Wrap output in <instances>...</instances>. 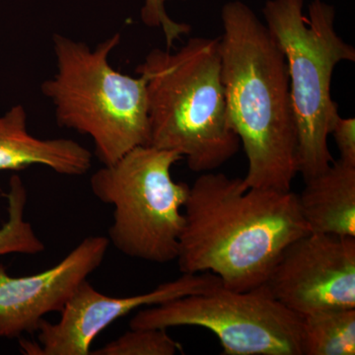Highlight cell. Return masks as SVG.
<instances>
[{"label":"cell","mask_w":355,"mask_h":355,"mask_svg":"<svg viewBox=\"0 0 355 355\" xmlns=\"http://www.w3.org/2000/svg\"><path fill=\"white\" fill-rule=\"evenodd\" d=\"M184 216L180 272L214 273L236 291L263 286L284 250L310 232L297 193L248 188L214 171L190 186Z\"/></svg>","instance_id":"obj_1"},{"label":"cell","mask_w":355,"mask_h":355,"mask_svg":"<svg viewBox=\"0 0 355 355\" xmlns=\"http://www.w3.org/2000/svg\"><path fill=\"white\" fill-rule=\"evenodd\" d=\"M176 151L135 147L90 178L93 195L114 207L109 241L125 256L150 263L176 261L190 186L176 182Z\"/></svg>","instance_id":"obj_6"},{"label":"cell","mask_w":355,"mask_h":355,"mask_svg":"<svg viewBox=\"0 0 355 355\" xmlns=\"http://www.w3.org/2000/svg\"><path fill=\"white\" fill-rule=\"evenodd\" d=\"M219 286L221 279L214 273H182L146 293L116 297L101 293L85 280L60 313L58 323L42 321L37 331L39 355L91 354L95 338L116 320L139 308L162 304Z\"/></svg>","instance_id":"obj_9"},{"label":"cell","mask_w":355,"mask_h":355,"mask_svg":"<svg viewBox=\"0 0 355 355\" xmlns=\"http://www.w3.org/2000/svg\"><path fill=\"white\" fill-rule=\"evenodd\" d=\"M265 24L286 58L298 141V171L304 182L333 163L328 139L338 116L331 78L340 62L355 60V49L336 30L335 7L313 0H268Z\"/></svg>","instance_id":"obj_5"},{"label":"cell","mask_w":355,"mask_h":355,"mask_svg":"<svg viewBox=\"0 0 355 355\" xmlns=\"http://www.w3.org/2000/svg\"><path fill=\"white\" fill-rule=\"evenodd\" d=\"M297 198L310 232L355 237V166L334 160Z\"/></svg>","instance_id":"obj_12"},{"label":"cell","mask_w":355,"mask_h":355,"mask_svg":"<svg viewBox=\"0 0 355 355\" xmlns=\"http://www.w3.org/2000/svg\"><path fill=\"white\" fill-rule=\"evenodd\" d=\"M7 200V220L0 227V257L10 254H37L46 249L35 232L32 224L25 219L28 193L20 177L14 175L9 181Z\"/></svg>","instance_id":"obj_14"},{"label":"cell","mask_w":355,"mask_h":355,"mask_svg":"<svg viewBox=\"0 0 355 355\" xmlns=\"http://www.w3.org/2000/svg\"><path fill=\"white\" fill-rule=\"evenodd\" d=\"M121 40L116 33L92 48L55 33V72L41 86L58 125L90 137L103 165L149 144L146 78L121 73L110 64Z\"/></svg>","instance_id":"obj_4"},{"label":"cell","mask_w":355,"mask_h":355,"mask_svg":"<svg viewBox=\"0 0 355 355\" xmlns=\"http://www.w3.org/2000/svg\"><path fill=\"white\" fill-rule=\"evenodd\" d=\"M170 1L174 0H144V6L140 10V17L144 25L161 30L164 34L167 49H171L175 42L191 31L190 25L177 22L170 17L166 10V3Z\"/></svg>","instance_id":"obj_16"},{"label":"cell","mask_w":355,"mask_h":355,"mask_svg":"<svg viewBox=\"0 0 355 355\" xmlns=\"http://www.w3.org/2000/svg\"><path fill=\"white\" fill-rule=\"evenodd\" d=\"M302 316L265 286L236 291L223 286L139 310L130 329L198 327L218 338L225 355H302Z\"/></svg>","instance_id":"obj_7"},{"label":"cell","mask_w":355,"mask_h":355,"mask_svg":"<svg viewBox=\"0 0 355 355\" xmlns=\"http://www.w3.org/2000/svg\"><path fill=\"white\" fill-rule=\"evenodd\" d=\"M331 135L340 151V160L355 166V119L338 116Z\"/></svg>","instance_id":"obj_17"},{"label":"cell","mask_w":355,"mask_h":355,"mask_svg":"<svg viewBox=\"0 0 355 355\" xmlns=\"http://www.w3.org/2000/svg\"><path fill=\"white\" fill-rule=\"evenodd\" d=\"M302 355H354L355 309L319 311L302 316Z\"/></svg>","instance_id":"obj_13"},{"label":"cell","mask_w":355,"mask_h":355,"mask_svg":"<svg viewBox=\"0 0 355 355\" xmlns=\"http://www.w3.org/2000/svg\"><path fill=\"white\" fill-rule=\"evenodd\" d=\"M222 83L231 125L246 153L248 188L291 191L298 141L284 53L241 0L221 10Z\"/></svg>","instance_id":"obj_2"},{"label":"cell","mask_w":355,"mask_h":355,"mask_svg":"<svg viewBox=\"0 0 355 355\" xmlns=\"http://www.w3.org/2000/svg\"><path fill=\"white\" fill-rule=\"evenodd\" d=\"M146 81L149 144L176 151L193 172L218 169L239 151L222 83L219 39L153 49L135 69Z\"/></svg>","instance_id":"obj_3"},{"label":"cell","mask_w":355,"mask_h":355,"mask_svg":"<svg viewBox=\"0 0 355 355\" xmlns=\"http://www.w3.org/2000/svg\"><path fill=\"white\" fill-rule=\"evenodd\" d=\"M182 352L181 343L164 329H130L91 354L175 355Z\"/></svg>","instance_id":"obj_15"},{"label":"cell","mask_w":355,"mask_h":355,"mask_svg":"<svg viewBox=\"0 0 355 355\" xmlns=\"http://www.w3.org/2000/svg\"><path fill=\"white\" fill-rule=\"evenodd\" d=\"M263 286L300 316L355 309V237L301 236L284 250Z\"/></svg>","instance_id":"obj_8"},{"label":"cell","mask_w":355,"mask_h":355,"mask_svg":"<svg viewBox=\"0 0 355 355\" xmlns=\"http://www.w3.org/2000/svg\"><path fill=\"white\" fill-rule=\"evenodd\" d=\"M108 238H85L57 265L27 277H13L0 265V338L37 333L44 316L60 313L77 289L102 265Z\"/></svg>","instance_id":"obj_10"},{"label":"cell","mask_w":355,"mask_h":355,"mask_svg":"<svg viewBox=\"0 0 355 355\" xmlns=\"http://www.w3.org/2000/svg\"><path fill=\"white\" fill-rule=\"evenodd\" d=\"M44 166L62 176H83L92 168V153L69 139H39L28 128L23 105L0 116V171Z\"/></svg>","instance_id":"obj_11"}]
</instances>
